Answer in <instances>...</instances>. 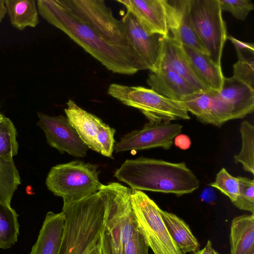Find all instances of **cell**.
I'll use <instances>...</instances> for the list:
<instances>
[{"mask_svg": "<svg viewBox=\"0 0 254 254\" xmlns=\"http://www.w3.org/2000/svg\"><path fill=\"white\" fill-rule=\"evenodd\" d=\"M209 185L219 190L234 202L237 199L240 190L238 177L230 175L224 168H222L217 174L215 181Z\"/></svg>", "mask_w": 254, "mask_h": 254, "instance_id": "cell-29", "label": "cell"}, {"mask_svg": "<svg viewBox=\"0 0 254 254\" xmlns=\"http://www.w3.org/2000/svg\"><path fill=\"white\" fill-rule=\"evenodd\" d=\"M193 254H220L217 252L212 246V243L208 240L205 247L200 250H198L193 253Z\"/></svg>", "mask_w": 254, "mask_h": 254, "instance_id": "cell-38", "label": "cell"}, {"mask_svg": "<svg viewBox=\"0 0 254 254\" xmlns=\"http://www.w3.org/2000/svg\"><path fill=\"white\" fill-rule=\"evenodd\" d=\"M173 143L177 147L184 150L189 149L191 144L190 137L188 135L182 133L178 134L175 136Z\"/></svg>", "mask_w": 254, "mask_h": 254, "instance_id": "cell-36", "label": "cell"}, {"mask_svg": "<svg viewBox=\"0 0 254 254\" xmlns=\"http://www.w3.org/2000/svg\"><path fill=\"white\" fill-rule=\"evenodd\" d=\"M11 24L19 30L35 27L39 23L38 11L34 0H5Z\"/></svg>", "mask_w": 254, "mask_h": 254, "instance_id": "cell-24", "label": "cell"}, {"mask_svg": "<svg viewBox=\"0 0 254 254\" xmlns=\"http://www.w3.org/2000/svg\"><path fill=\"white\" fill-rule=\"evenodd\" d=\"M182 49L193 70L210 90L219 92L224 76L221 66L215 64L207 54L185 45Z\"/></svg>", "mask_w": 254, "mask_h": 254, "instance_id": "cell-21", "label": "cell"}, {"mask_svg": "<svg viewBox=\"0 0 254 254\" xmlns=\"http://www.w3.org/2000/svg\"><path fill=\"white\" fill-rule=\"evenodd\" d=\"M18 215L10 205L0 200V248L6 250L17 241L19 234Z\"/></svg>", "mask_w": 254, "mask_h": 254, "instance_id": "cell-25", "label": "cell"}, {"mask_svg": "<svg viewBox=\"0 0 254 254\" xmlns=\"http://www.w3.org/2000/svg\"><path fill=\"white\" fill-rule=\"evenodd\" d=\"M66 117L88 148L99 153L96 136L103 122L98 117L78 106L72 100L66 103Z\"/></svg>", "mask_w": 254, "mask_h": 254, "instance_id": "cell-20", "label": "cell"}, {"mask_svg": "<svg viewBox=\"0 0 254 254\" xmlns=\"http://www.w3.org/2000/svg\"><path fill=\"white\" fill-rule=\"evenodd\" d=\"M217 94L231 110L233 120L243 118L254 111V89L233 77H224Z\"/></svg>", "mask_w": 254, "mask_h": 254, "instance_id": "cell-17", "label": "cell"}, {"mask_svg": "<svg viewBox=\"0 0 254 254\" xmlns=\"http://www.w3.org/2000/svg\"><path fill=\"white\" fill-rule=\"evenodd\" d=\"M239 193L233 204L240 209L254 212V180L238 176Z\"/></svg>", "mask_w": 254, "mask_h": 254, "instance_id": "cell-30", "label": "cell"}, {"mask_svg": "<svg viewBox=\"0 0 254 254\" xmlns=\"http://www.w3.org/2000/svg\"><path fill=\"white\" fill-rule=\"evenodd\" d=\"M217 93L212 90L195 92L184 97L181 102L199 121L220 127L233 118L231 110Z\"/></svg>", "mask_w": 254, "mask_h": 254, "instance_id": "cell-14", "label": "cell"}, {"mask_svg": "<svg viewBox=\"0 0 254 254\" xmlns=\"http://www.w3.org/2000/svg\"><path fill=\"white\" fill-rule=\"evenodd\" d=\"M6 13V10L4 5V0H0V23L4 17Z\"/></svg>", "mask_w": 254, "mask_h": 254, "instance_id": "cell-39", "label": "cell"}, {"mask_svg": "<svg viewBox=\"0 0 254 254\" xmlns=\"http://www.w3.org/2000/svg\"><path fill=\"white\" fill-rule=\"evenodd\" d=\"M108 93L122 104L140 110L149 122L190 119L181 102L168 98L152 89L113 83L109 86Z\"/></svg>", "mask_w": 254, "mask_h": 254, "instance_id": "cell-6", "label": "cell"}, {"mask_svg": "<svg viewBox=\"0 0 254 254\" xmlns=\"http://www.w3.org/2000/svg\"><path fill=\"white\" fill-rule=\"evenodd\" d=\"M240 132L242 146L239 154L234 157L235 163H240L244 170L254 175V126L248 121L242 122Z\"/></svg>", "mask_w": 254, "mask_h": 254, "instance_id": "cell-27", "label": "cell"}, {"mask_svg": "<svg viewBox=\"0 0 254 254\" xmlns=\"http://www.w3.org/2000/svg\"><path fill=\"white\" fill-rule=\"evenodd\" d=\"M150 35L169 36L166 8L164 0H120Z\"/></svg>", "mask_w": 254, "mask_h": 254, "instance_id": "cell-15", "label": "cell"}, {"mask_svg": "<svg viewBox=\"0 0 254 254\" xmlns=\"http://www.w3.org/2000/svg\"><path fill=\"white\" fill-rule=\"evenodd\" d=\"M116 129L103 123L99 127L96 136L99 153L111 158L114 150Z\"/></svg>", "mask_w": 254, "mask_h": 254, "instance_id": "cell-33", "label": "cell"}, {"mask_svg": "<svg viewBox=\"0 0 254 254\" xmlns=\"http://www.w3.org/2000/svg\"><path fill=\"white\" fill-rule=\"evenodd\" d=\"M182 126L170 122L145 124L140 129L132 130L123 136L115 145L116 153L161 147L169 149L175 136L182 132Z\"/></svg>", "mask_w": 254, "mask_h": 254, "instance_id": "cell-10", "label": "cell"}, {"mask_svg": "<svg viewBox=\"0 0 254 254\" xmlns=\"http://www.w3.org/2000/svg\"><path fill=\"white\" fill-rule=\"evenodd\" d=\"M20 184L13 160L7 161L0 158V200L10 205L13 194Z\"/></svg>", "mask_w": 254, "mask_h": 254, "instance_id": "cell-26", "label": "cell"}, {"mask_svg": "<svg viewBox=\"0 0 254 254\" xmlns=\"http://www.w3.org/2000/svg\"><path fill=\"white\" fill-rule=\"evenodd\" d=\"M107 190L64 204V236L58 254H89L99 242L106 213Z\"/></svg>", "mask_w": 254, "mask_h": 254, "instance_id": "cell-3", "label": "cell"}, {"mask_svg": "<svg viewBox=\"0 0 254 254\" xmlns=\"http://www.w3.org/2000/svg\"><path fill=\"white\" fill-rule=\"evenodd\" d=\"M232 77L254 89V56L239 59L233 65Z\"/></svg>", "mask_w": 254, "mask_h": 254, "instance_id": "cell-31", "label": "cell"}, {"mask_svg": "<svg viewBox=\"0 0 254 254\" xmlns=\"http://www.w3.org/2000/svg\"><path fill=\"white\" fill-rule=\"evenodd\" d=\"M233 44L238 57V59L254 56V45L253 43L240 41L232 36H227Z\"/></svg>", "mask_w": 254, "mask_h": 254, "instance_id": "cell-35", "label": "cell"}, {"mask_svg": "<svg viewBox=\"0 0 254 254\" xmlns=\"http://www.w3.org/2000/svg\"><path fill=\"white\" fill-rule=\"evenodd\" d=\"M37 125L44 132L47 142L61 153L84 157L88 147L79 137L68 119L63 115L51 116L38 112Z\"/></svg>", "mask_w": 254, "mask_h": 254, "instance_id": "cell-11", "label": "cell"}, {"mask_svg": "<svg viewBox=\"0 0 254 254\" xmlns=\"http://www.w3.org/2000/svg\"><path fill=\"white\" fill-rule=\"evenodd\" d=\"M245 254H254V247H253Z\"/></svg>", "mask_w": 254, "mask_h": 254, "instance_id": "cell-41", "label": "cell"}, {"mask_svg": "<svg viewBox=\"0 0 254 254\" xmlns=\"http://www.w3.org/2000/svg\"><path fill=\"white\" fill-rule=\"evenodd\" d=\"M160 213L170 235L184 254L199 250L198 242L183 219L161 209Z\"/></svg>", "mask_w": 254, "mask_h": 254, "instance_id": "cell-22", "label": "cell"}, {"mask_svg": "<svg viewBox=\"0 0 254 254\" xmlns=\"http://www.w3.org/2000/svg\"><path fill=\"white\" fill-rule=\"evenodd\" d=\"M222 11L230 12L239 20H244L254 10V5L250 0H218Z\"/></svg>", "mask_w": 254, "mask_h": 254, "instance_id": "cell-32", "label": "cell"}, {"mask_svg": "<svg viewBox=\"0 0 254 254\" xmlns=\"http://www.w3.org/2000/svg\"><path fill=\"white\" fill-rule=\"evenodd\" d=\"M45 184L54 195L63 198L64 204L88 196L103 185L99 179L98 167L80 160L52 167Z\"/></svg>", "mask_w": 254, "mask_h": 254, "instance_id": "cell-5", "label": "cell"}, {"mask_svg": "<svg viewBox=\"0 0 254 254\" xmlns=\"http://www.w3.org/2000/svg\"><path fill=\"white\" fill-rule=\"evenodd\" d=\"M5 117L0 113V121H2Z\"/></svg>", "mask_w": 254, "mask_h": 254, "instance_id": "cell-42", "label": "cell"}, {"mask_svg": "<svg viewBox=\"0 0 254 254\" xmlns=\"http://www.w3.org/2000/svg\"><path fill=\"white\" fill-rule=\"evenodd\" d=\"M149 246L138 227L127 244L125 254H148Z\"/></svg>", "mask_w": 254, "mask_h": 254, "instance_id": "cell-34", "label": "cell"}, {"mask_svg": "<svg viewBox=\"0 0 254 254\" xmlns=\"http://www.w3.org/2000/svg\"><path fill=\"white\" fill-rule=\"evenodd\" d=\"M231 254H245L254 247V215L234 218L230 235Z\"/></svg>", "mask_w": 254, "mask_h": 254, "instance_id": "cell-23", "label": "cell"}, {"mask_svg": "<svg viewBox=\"0 0 254 254\" xmlns=\"http://www.w3.org/2000/svg\"><path fill=\"white\" fill-rule=\"evenodd\" d=\"M222 12L218 0H190L189 15L194 30L210 59L219 66L228 36Z\"/></svg>", "mask_w": 254, "mask_h": 254, "instance_id": "cell-7", "label": "cell"}, {"mask_svg": "<svg viewBox=\"0 0 254 254\" xmlns=\"http://www.w3.org/2000/svg\"><path fill=\"white\" fill-rule=\"evenodd\" d=\"M61 0L75 16L107 42L138 56L127 39L122 20H118L113 16L112 9L104 0Z\"/></svg>", "mask_w": 254, "mask_h": 254, "instance_id": "cell-9", "label": "cell"}, {"mask_svg": "<svg viewBox=\"0 0 254 254\" xmlns=\"http://www.w3.org/2000/svg\"><path fill=\"white\" fill-rule=\"evenodd\" d=\"M146 82L160 95L180 102L184 97L199 92L162 61L156 70L150 71Z\"/></svg>", "mask_w": 254, "mask_h": 254, "instance_id": "cell-16", "label": "cell"}, {"mask_svg": "<svg viewBox=\"0 0 254 254\" xmlns=\"http://www.w3.org/2000/svg\"><path fill=\"white\" fill-rule=\"evenodd\" d=\"M127 39L147 69L157 68L161 57L164 36L149 34L136 17L127 11L122 18Z\"/></svg>", "mask_w": 254, "mask_h": 254, "instance_id": "cell-12", "label": "cell"}, {"mask_svg": "<svg viewBox=\"0 0 254 254\" xmlns=\"http://www.w3.org/2000/svg\"><path fill=\"white\" fill-rule=\"evenodd\" d=\"M200 197L202 201L207 203L213 202L216 199V195L215 191L211 187L204 188Z\"/></svg>", "mask_w": 254, "mask_h": 254, "instance_id": "cell-37", "label": "cell"}, {"mask_svg": "<svg viewBox=\"0 0 254 254\" xmlns=\"http://www.w3.org/2000/svg\"><path fill=\"white\" fill-rule=\"evenodd\" d=\"M38 11L48 23L66 34L107 69L131 75L147 69L137 55L114 45L75 16L61 0H38Z\"/></svg>", "mask_w": 254, "mask_h": 254, "instance_id": "cell-1", "label": "cell"}, {"mask_svg": "<svg viewBox=\"0 0 254 254\" xmlns=\"http://www.w3.org/2000/svg\"><path fill=\"white\" fill-rule=\"evenodd\" d=\"M64 223L62 212H48L30 254H58L62 243Z\"/></svg>", "mask_w": 254, "mask_h": 254, "instance_id": "cell-18", "label": "cell"}, {"mask_svg": "<svg viewBox=\"0 0 254 254\" xmlns=\"http://www.w3.org/2000/svg\"><path fill=\"white\" fill-rule=\"evenodd\" d=\"M130 201L138 228L154 254H184L170 235L156 203L135 190H131Z\"/></svg>", "mask_w": 254, "mask_h": 254, "instance_id": "cell-8", "label": "cell"}, {"mask_svg": "<svg viewBox=\"0 0 254 254\" xmlns=\"http://www.w3.org/2000/svg\"><path fill=\"white\" fill-rule=\"evenodd\" d=\"M171 36L179 45H185L208 55L196 35L189 15L190 0H164Z\"/></svg>", "mask_w": 254, "mask_h": 254, "instance_id": "cell-13", "label": "cell"}, {"mask_svg": "<svg viewBox=\"0 0 254 254\" xmlns=\"http://www.w3.org/2000/svg\"><path fill=\"white\" fill-rule=\"evenodd\" d=\"M89 254H103L100 242L98 243L95 248L89 253Z\"/></svg>", "mask_w": 254, "mask_h": 254, "instance_id": "cell-40", "label": "cell"}, {"mask_svg": "<svg viewBox=\"0 0 254 254\" xmlns=\"http://www.w3.org/2000/svg\"><path fill=\"white\" fill-rule=\"evenodd\" d=\"M107 200L100 245L103 254H125L138 227L130 201L131 189L120 183L107 184Z\"/></svg>", "mask_w": 254, "mask_h": 254, "instance_id": "cell-4", "label": "cell"}, {"mask_svg": "<svg viewBox=\"0 0 254 254\" xmlns=\"http://www.w3.org/2000/svg\"><path fill=\"white\" fill-rule=\"evenodd\" d=\"M118 180L130 189L173 193L180 196L190 193L199 181L185 162L172 163L140 157L127 159L114 173Z\"/></svg>", "mask_w": 254, "mask_h": 254, "instance_id": "cell-2", "label": "cell"}, {"mask_svg": "<svg viewBox=\"0 0 254 254\" xmlns=\"http://www.w3.org/2000/svg\"><path fill=\"white\" fill-rule=\"evenodd\" d=\"M160 61L167 64L197 91L210 90L193 70L181 46L171 36L164 37Z\"/></svg>", "mask_w": 254, "mask_h": 254, "instance_id": "cell-19", "label": "cell"}, {"mask_svg": "<svg viewBox=\"0 0 254 254\" xmlns=\"http://www.w3.org/2000/svg\"><path fill=\"white\" fill-rule=\"evenodd\" d=\"M16 136L14 124L9 118L4 117L0 121V158L10 161L17 154L18 144Z\"/></svg>", "mask_w": 254, "mask_h": 254, "instance_id": "cell-28", "label": "cell"}]
</instances>
